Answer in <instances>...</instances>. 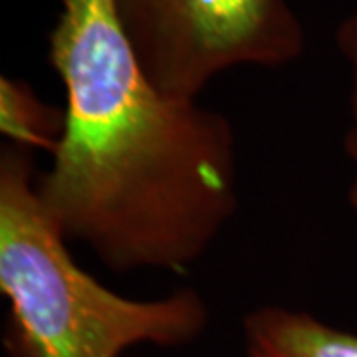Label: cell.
<instances>
[{
	"instance_id": "1",
	"label": "cell",
	"mask_w": 357,
	"mask_h": 357,
	"mask_svg": "<svg viewBox=\"0 0 357 357\" xmlns=\"http://www.w3.org/2000/svg\"><path fill=\"white\" fill-rule=\"evenodd\" d=\"M48 58L66 93L36 177L52 220L117 274L195 266L241 204L229 117L155 88L114 0H62Z\"/></svg>"
},
{
	"instance_id": "2",
	"label": "cell",
	"mask_w": 357,
	"mask_h": 357,
	"mask_svg": "<svg viewBox=\"0 0 357 357\" xmlns=\"http://www.w3.org/2000/svg\"><path fill=\"white\" fill-rule=\"evenodd\" d=\"M34 153L0 151V294L8 357H121L137 345L197 342L211 312L192 288L137 300L109 290L70 252L36 191Z\"/></svg>"
},
{
	"instance_id": "3",
	"label": "cell",
	"mask_w": 357,
	"mask_h": 357,
	"mask_svg": "<svg viewBox=\"0 0 357 357\" xmlns=\"http://www.w3.org/2000/svg\"><path fill=\"white\" fill-rule=\"evenodd\" d=\"M117 20L157 89L199 100L222 72L282 68L306 50L288 0H114Z\"/></svg>"
},
{
	"instance_id": "4",
	"label": "cell",
	"mask_w": 357,
	"mask_h": 357,
	"mask_svg": "<svg viewBox=\"0 0 357 357\" xmlns=\"http://www.w3.org/2000/svg\"><path fill=\"white\" fill-rule=\"evenodd\" d=\"M248 357H357V333L286 306H260L243 318Z\"/></svg>"
},
{
	"instance_id": "5",
	"label": "cell",
	"mask_w": 357,
	"mask_h": 357,
	"mask_svg": "<svg viewBox=\"0 0 357 357\" xmlns=\"http://www.w3.org/2000/svg\"><path fill=\"white\" fill-rule=\"evenodd\" d=\"M64 107H54L18 77H0V131L10 145L52 153L64 131Z\"/></svg>"
},
{
	"instance_id": "6",
	"label": "cell",
	"mask_w": 357,
	"mask_h": 357,
	"mask_svg": "<svg viewBox=\"0 0 357 357\" xmlns=\"http://www.w3.org/2000/svg\"><path fill=\"white\" fill-rule=\"evenodd\" d=\"M335 46L349 66V128L345 131L344 151L356 165L347 189V203L357 215V13L345 16L335 30Z\"/></svg>"
}]
</instances>
